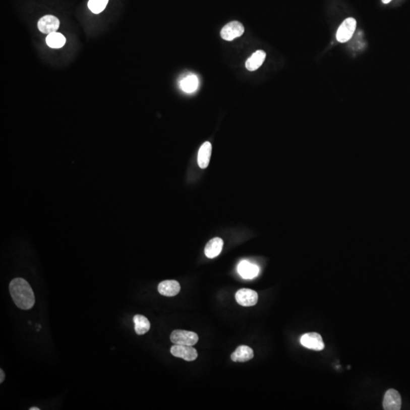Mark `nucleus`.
<instances>
[{
  "label": "nucleus",
  "mask_w": 410,
  "mask_h": 410,
  "mask_svg": "<svg viewBox=\"0 0 410 410\" xmlns=\"http://www.w3.org/2000/svg\"><path fill=\"white\" fill-rule=\"evenodd\" d=\"M133 322L135 324V333L138 335L145 334L151 328V323L146 317L136 315L134 316Z\"/></svg>",
  "instance_id": "dca6fc26"
},
{
  "label": "nucleus",
  "mask_w": 410,
  "mask_h": 410,
  "mask_svg": "<svg viewBox=\"0 0 410 410\" xmlns=\"http://www.w3.org/2000/svg\"><path fill=\"white\" fill-rule=\"evenodd\" d=\"M390 1H391V0H382L383 4H388L389 3H390Z\"/></svg>",
  "instance_id": "412c9836"
},
{
  "label": "nucleus",
  "mask_w": 410,
  "mask_h": 410,
  "mask_svg": "<svg viewBox=\"0 0 410 410\" xmlns=\"http://www.w3.org/2000/svg\"><path fill=\"white\" fill-rule=\"evenodd\" d=\"M223 247V240L219 237H216L208 242L204 249V254L208 258H216L220 255Z\"/></svg>",
  "instance_id": "ddd939ff"
},
{
  "label": "nucleus",
  "mask_w": 410,
  "mask_h": 410,
  "mask_svg": "<svg viewBox=\"0 0 410 410\" xmlns=\"http://www.w3.org/2000/svg\"><path fill=\"white\" fill-rule=\"evenodd\" d=\"M237 270L240 275L246 280L255 278L259 274L260 272V268L258 265L247 261H241L237 267Z\"/></svg>",
  "instance_id": "9d476101"
},
{
  "label": "nucleus",
  "mask_w": 410,
  "mask_h": 410,
  "mask_svg": "<svg viewBox=\"0 0 410 410\" xmlns=\"http://www.w3.org/2000/svg\"><path fill=\"white\" fill-rule=\"evenodd\" d=\"M108 2L109 0H89L88 8L94 14H99L105 10Z\"/></svg>",
  "instance_id": "6ab92c4d"
},
{
  "label": "nucleus",
  "mask_w": 410,
  "mask_h": 410,
  "mask_svg": "<svg viewBox=\"0 0 410 410\" xmlns=\"http://www.w3.org/2000/svg\"><path fill=\"white\" fill-rule=\"evenodd\" d=\"M157 289L161 295L172 297H175L180 292L181 286L177 280H164L159 283Z\"/></svg>",
  "instance_id": "9b49d317"
},
{
  "label": "nucleus",
  "mask_w": 410,
  "mask_h": 410,
  "mask_svg": "<svg viewBox=\"0 0 410 410\" xmlns=\"http://www.w3.org/2000/svg\"><path fill=\"white\" fill-rule=\"evenodd\" d=\"M66 37L60 33L54 32L48 34L46 38V44L51 48H62L66 43Z\"/></svg>",
  "instance_id": "a211bd4d"
},
{
  "label": "nucleus",
  "mask_w": 410,
  "mask_h": 410,
  "mask_svg": "<svg viewBox=\"0 0 410 410\" xmlns=\"http://www.w3.org/2000/svg\"><path fill=\"white\" fill-rule=\"evenodd\" d=\"M10 292L15 304L22 310H29L35 303L34 291L23 278H16L10 284Z\"/></svg>",
  "instance_id": "f257e3e1"
},
{
  "label": "nucleus",
  "mask_w": 410,
  "mask_h": 410,
  "mask_svg": "<svg viewBox=\"0 0 410 410\" xmlns=\"http://www.w3.org/2000/svg\"><path fill=\"white\" fill-rule=\"evenodd\" d=\"M170 340L173 344L193 346L198 343V336L194 332L175 330L171 333Z\"/></svg>",
  "instance_id": "f03ea898"
},
{
  "label": "nucleus",
  "mask_w": 410,
  "mask_h": 410,
  "mask_svg": "<svg viewBox=\"0 0 410 410\" xmlns=\"http://www.w3.org/2000/svg\"><path fill=\"white\" fill-rule=\"evenodd\" d=\"M180 87L185 92H194L198 87V77L195 75H188L180 81Z\"/></svg>",
  "instance_id": "f3484780"
},
{
  "label": "nucleus",
  "mask_w": 410,
  "mask_h": 410,
  "mask_svg": "<svg viewBox=\"0 0 410 410\" xmlns=\"http://www.w3.org/2000/svg\"><path fill=\"white\" fill-rule=\"evenodd\" d=\"M357 28V21L354 18H348L343 21L336 32V40L339 43H346L349 41Z\"/></svg>",
  "instance_id": "7ed1b4c3"
},
{
  "label": "nucleus",
  "mask_w": 410,
  "mask_h": 410,
  "mask_svg": "<svg viewBox=\"0 0 410 410\" xmlns=\"http://www.w3.org/2000/svg\"><path fill=\"white\" fill-rule=\"evenodd\" d=\"M0 376H1L0 377V383H3L5 380V373L3 369H0Z\"/></svg>",
  "instance_id": "aec40b11"
},
{
  "label": "nucleus",
  "mask_w": 410,
  "mask_h": 410,
  "mask_svg": "<svg viewBox=\"0 0 410 410\" xmlns=\"http://www.w3.org/2000/svg\"><path fill=\"white\" fill-rule=\"evenodd\" d=\"M170 353L174 357L186 361L192 362L198 358V352L192 346L174 344L171 347Z\"/></svg>",
  "instance_id": "423d86ee"
},
{
  "label": "nucleus",
  "mask_w": 410,
  "mask_h": 410,
  "mask_svg": "<svg viewBox=\"0 0 410 410\" xmlns=\"http://www.w3.org/2000/svg\"><path fill=\"white\" fill-rule=\"evenodd\" d=\"M402 405V399L397 390L389 389L384 394L383 407L385 410H399Z\"/></svg>",
  "instance_id": "0eeeda50"
},
{
  "label": "nucleus",
  "mask_w": 410,
  "mask_h": 410,
  "mask_svg": "<svg viewBox=\"0 0 410 410\" xmlns=\"http://www.w3.org/2000/svg\"><path fill=\"white\" fill-rule=\"evenodd\" d=\"M211 151H212V145L208 142H204L200 148L198 154V166L201 169H205L208 167L210 159H211Z\"/></svg>",
  "instance_id": "f8f14e48"
},
{
  "label": "nucleus",
  "mask_w": 410,
  "mask_h": 410,
  "mask_svg": "<svg viewBox=\"0 0 410 410\" xmlns=\"http://www.w3.org/2000/svg\"><path fill=\"white\" fill-rule=\"evenodd\" d=\"M30 410H40V408L38 407H31V408H29Z\"/></svg>",
  "instance_id": "4be33fe9"
},
{
  "label": "nucleus",
  "mask_w": 410,
  "mask_h": 410,
  "mask_svg": "<svg viewBox=\"0 0 410 410\" xmlns=\"http://www.w3.org/2000/svg\"><path fill=\"white\" fill-rule=\"evenodd\" d=\"M236 300L240 306H253L258 303V295L252 289H241L236 294Z\"/></svg>",
  "instance_id": "6e6552de"
},
{
  "label": "nucleus",
  "mask_w": 410,
  "mask_h": 410,
  "mask_svg": "<svg viewBox=\"0 0 410 410\" xmlns=\"http://www.w3.org/2000/svg\"><path fill=\"white\" fill-rule=\"evenodd\" d=\"M37 27L40 31L43 34H52V33L56 32L57 30L60 28V21L55 16L48 15V16H43L38 21Z\"/></svg>",
  "instance_id": "1a4fd4ad"
},
{
  "label": "nucleus",
  "mask_w": 410,
  "mask_h": 410,
  "mask_svg": "<svg viewBox=\"0 0 410 410\" xmlns=\"http://www.w3.org/2000/svg\"><path fill=\"white\" fill-rule=\"evenodd\" d=\"M254 352L248 346H240L231 355V360L235 363H246L253 359Z\"/></svg>",
  "instance_id": "4468645a"
},
{
  "label": "nucleus",
  "mask_w": 410,
  "mask_h": 410,
  "mask_svg": "<svg viewBox=\"0 0 410 410\" xmlns=\"http://www.w3.org/2000/svg\"><path fill=\"white\" fill-rule=\"evenodd\" d=\"M300 342L303 346L312 350L321 351L324 348L322 337L318 333H308L303 335Z\"/></svg>",
  "instance_id": "39448f33"
},
{
  "label": "nucleus",
  "mask_w": 410,
  "mask_h": 410,
  "mask_svg": "<svg viewBox=\"0 0 410 410\" xmlns=\"http://www.w3.org/2000/svg\"><path fill=\"white\" fill-rule=\"evenodd\" d=\"M266 58V52L263 50H258L252 54L246 63V67L249 71L253 72L262 66Z\"/></svg>",
  "instance_id": "2eb2a0df"
},
{
  "label": "nucleus",
  "mask_w": 410,
  "mask_h": 410,
  "mask_svg": "<svg viewBox=\"0 0 410 410\" xmlns=\"http://www.w3.org/2000/svg\"><path fill=\"white\" fill-rule=\"evenodd\" d=\"M244 31L245 28L243 24L237 21H233L222 28L220 36L223 40L232 41L234 39L243 35Z\"/></svg>",
  "instance_id": "20e7f679"
}]
</instances>
